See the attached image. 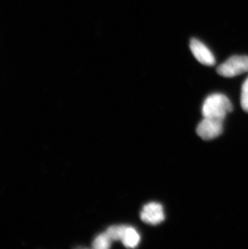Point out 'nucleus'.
<instances>
[{"label":"nucleus","mask_w":248,"mask_h":249,"mask_svg":"<svg viewBox=\"0 0 248 249\" xmlns=\"http://www.w3.org/2000/svg\"><path fill=\"white\" fill-rule=\"evenodd\" d=\"M123 245L128 249L137 247L141 241V235L133 227L126 226L122 240Z\"/></svg>","instance_id":"obj_6"},{"label":"nucleus","mask_w":248,"mask_h":249,"mask_svg":"<svg viewBox=\"0 0 248 249\" xmlns=\"http://www.w3.org/2000/svg\"><path fill=\"white\" fill-rule=\"evenodd\" d=\"M126 228V226L125 225L111 226L107 228L106 232L107 233V235L110 236L112 241H117V240H122Z\"/></svg>","instance_id":"obj_8"},{"label":"nucleus","mask_w":248,"mask_h":249,"mask_svg":"<svg viewBox=\"0 0 248 249\" xmlns=\"http://www.w3.org/2000/svg\"><path fill=\"white\" fill-rule=\"evenodd\" d=\"M217 72L226 78H233L247 73L248 72V56L239 55L231 56L218 66Z\"/></svg>","instance_id":"obj_2"},{"label":"nucleus","mask_w":248,"mask_h":249,"mask_svg":"<svg viewBox=\"0 0 248 249\" xmlns=\"http://www.w3.org/2000/svg\"><path fill=\"white\" fill-rule=\"evenodd\" d=\"M233 110L230 99L223 94H213L206 98L202 106L204 117L223 120Z\"/></svg>","instance_id":"obj_1"},{"label":"nucleus","mask_w":248,"mask_h":249,"mask_svg":"<svg viewBox=\"0 0 248 249\" xmlns=\"http://www.w3.org/2000/svg\"><path fill=\"white\" fill-rule=\"evenodd\" d=\"M241 106L244 111L248 112V78L242 87Z\"/></svg>","instance_id":"obj_9"},{"label":"nucleus","mask_w":248,"mask_h":249,"mask_svg":"<svg viewBox=\"0 0 248 249\" xmlns=\"http://www.w3.org/2000/svg\"><path fill=\"white\" fill-rule=\"evenodd\" d=\"M190 50L195 58L202 65L212 66L215 63V58L206 45L196 38L190 40Z\"/></svg>","instance_id":"obj_5"},{"label":"nucleus","mask_w":248,"mask_h":249,"mask_svg":"<svg viewBox=\"0 0 248 249\" xmlns=\"http://www.w3.org/2000/svg\"><path fill=\"white\" fill-rule=\"evenodd\" d=\"M223 120L204 117L197 126V135L205 141L217 138L223 133Z\"/></svg>","instance_id":"obj_3"},{"label":"nucleus","mask_w":248,"mask_h":249,"mask_svg":"<svg viewBox=\"0 0 248 249\" xmlns=\"http://www.w3.org/2000/svg\"><path fill=\"white\" fill-rule=\"evenodd\" d=\"M111 243H112V240L105 231L94 239L92 247L96 249H108L111 246Z\"/></svg>","instance_id":"obj_7"},{"label":"nucleus","mask_w":248,"mask_h":249,"mask_svg":"<svg viewBox=\"0 0 248 249\" xmlns=\"http://www.w3.org/2000/svg\"><path fill=\"white\" fill-rule=\"evenodd\" d=\"M164 218L163 206L158 202H149L143 206L141 212V220L151 225L159 224L164 221Z\"/></svg>","instance_id":"obj_4"}]
</instances>
